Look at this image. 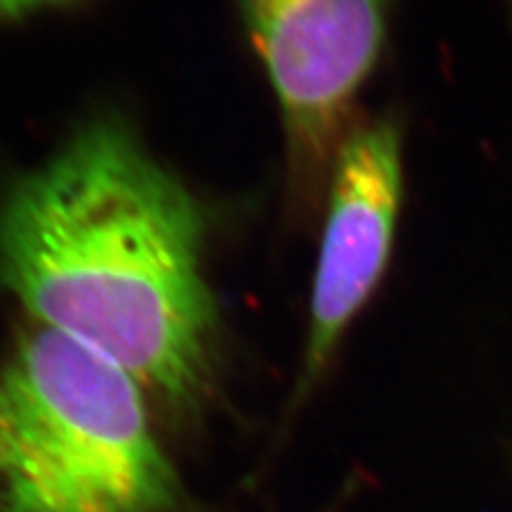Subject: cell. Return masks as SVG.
<instances>
[{
    "label": "cell",
    "mask_w": 512,
    "mask_h": 512,
    "mask_svg": "<svg viewBox=\"0 0 512 512\" xmlns=\"http://www.w3.org/2000/svg\"><path fill=\"white\" fill-rule=\"evenodd\" d=\"M203 214L118 122H96L0 205V282L41 327L178 412L210 399L220 318Z\"/></svg>",
    "instance_id": "6da1fadb"
},
{
    "label": "cell",
    "mask_w": 512,
    "mask_h": 512,
    "mask_svg": "<svg viewBox=\"0 0 512 512\" xmlns=\"http://www.w3.org/2000/svg\"><path fill=\"white\" fill-rule=\"evenodd\" d=\"M0 512H182L135 378L37 325L0 374Z\"/></svg>",
    "instance_id": "7a4b0ae2"
},
{
    "label": "cell",
    "mask_w": 512,
    "mask_h": 512,
    "mask_svg": "<svg viewBox=\"0 0 512 512\" xmlns=\"http://www.w3.org/2000/svg\"><path fill=\"white\" fill-rule=\"evenodd\" d=\"M308 195L331 171L344 124L387 37V0H242Z\"/></svg>",
    "instance_id": "3957f363"
},
{
    "label": "cell",
    "mask_w": 512,
    "mask_h": 512,
    "mask_svg": "<svg viewBox=\"0 0 512 512\" xmlns=\"http://www.w3.org/2000/svg\"><path fill=\"white\" fill-rule=\"evenodd\" d=\"M402 190V139L397 126L380 120L352 131L331 167L310 331L286 421L310 402L335 361L346 331L387 271Z\"/></svg>",
    "instance_id": "277c9868"
},
{
    "label": "cell",
    "mask_w": 512,
    "mask_h": 512,
    "mask_svg": "<svg viewBox=\"0 0 512 512\" xmlns=\"http://www.w3.org/2000/svg\"><path fill=\"white\" fill-rule=\"evenodd\" d=\"M64 3V0H0V20L22 18V15L37 11L41 7H50Z\"/></svg>",
    "instance_id": "5b68a950"
},
{
    "label": "cell",
    "mask_w": 512,
    "mask_h": 512,
    "mask_svg": "<svg viewBox=\"0 0 512 512\" xmlns=\"http://www.w3.org/2000/svg\"><path fill=\"white\" fill-rule=\"evenodd\" d=\"M344 506H346V500H344V498H335V500L325 508V512H344Z\"/></svg>",
    "instance_id": "8992f818"
},
{
    "label": "cell",
    "mask_w": 512,
    "mask_h": 512,
    "mask_svg": "<svg viewBox=\"0 0 512 512\" xmlns=\"http://www.w3.org/2000/svg\"><path fill=\"white\" fill-rule=\"evenodd\" d=\"M0 455H3V438H0Z\"/></svg>",
    "instance_id": "52a82bcc"
}]
</instances>
